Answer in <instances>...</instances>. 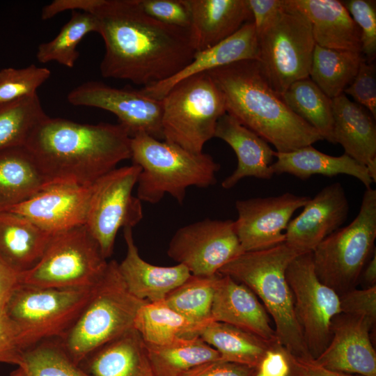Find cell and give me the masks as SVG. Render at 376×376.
I'll return each mask as SVG.
<instances>
[{"label":"cell","mask_w":376,"mask_h":376,"mask_svg":"<svg viewBox=\"0 0 376 376\" xmlns=\"http://www.w3.org/2000/svg\"><path fill=\"white\" fill-rule=\"evenodd\" d=\"M91 13L105 46L104 78L149 86L177 74L196 53L189 29L152 18L138 0H99Z\"/></svg>","instance_id":"6da1fadb"},{"label":"cell","mask_w":376,"mask_h":376,"mask_svg":"<svg viewBox=\"0 0 376 376\" xmlns=\"http://www.w3.org/2000/svg\"><path fill=\"white\" fill-rule=\"evenodd\" d=\"M25 147L49 185H91L131 157V136L120 124L79 123L47 117Z\"/></svg>","instance_id":"7a4b0ae2"},{"label":"cell","mask_w":376,"mask_h":376,"mask_svg":"<svg viewBox=\"0 0 376 376\" xmlns=\"http://www.w3.org/2000/svg\"><path fill=\"white\" fill-rule=\"evenodd\" d=\"M224 94L226 113L268 143L288 152L322 140L269 84L256 60L207 72Z\"/></svg>","instance_id":"3957f363"},{"label":"cell","mask_w":376,"mask_h":376,"mask_svg":"<svg viewBox=\"0 0 376 376\" xmlns=\"http://www.w3.org/2000/svg\"><path fill=\"white\" fill-rule=\"evenodd\" d=\"M301 254L285 242L274 247L245 251L222 267L219 273L246 285L258 297L274 323L277 340L299 359L310 355L295 311L286 269Z\"/></svg>","instance_id":"277c9868"},{"label":"cell","mask_w":376,"mask_h":376,"mask_svg":"<svg viewBox=\"0 0 376 376\" xmlns=\"http://www.w3.org/2000/svg\"><path fill=\"white\" fill-rule=\"evenodd\" d=\"M130 159L141 169L136 196L151 204L159 203L166 194L182 204L187 188L213 185L220 169L209 154L193 152L145 133L131 137Z\"/></svg>","instance_id":"5b68a950"},{"label":"cell","mask_w":376,"mask_h":376,"mask_svg":"<svg viewBox=\"0 0 376 376\" xmlns=\"http://www.w3.org/2000/svg\"><path fill=\"white\" fill-rule=\"evenodd\" d=\"M118 265L116 260L109 261L104 276L61 340L68 355L79 365L93 352L133 329L137 313L146 303L129 292Z\"/></svg>","instance_id":"8992f818"},{"label":"cell","mask_w":376,"mask_h":376,"mask_svg":"<svg viewBox=\"0 0 376 376\" xmlns=\"http://www.w3.org/2000/svg\"><path fill=\"white\" fill-rule=\"evenodd\" d=\"M375 239L376 190L370 187L354 220L327 236L312 252L319 280L339 296L357 288L375 251Z\"/></svg>","instance_id":"52a82bcc"},{"label":"cell","mask_w":376,"mask_h":376,"mask_svg":"<svg viewBox=\"0 0 376 376\" xmlns=\"http://www.w3.org/2000/svg\"><path fill=\"white\" fill-rule=\"evenodd\" d=\"M257 62L271 87L282 95L309 77L315 42L308 18L284 0L283 6L258 31Z\"/></svg>","instance_id":"ba28073f"},{"label":"cell","mask_w":376,"mask_h":376,"mask_svg":"<svg viewBox=\"0 0 376 376\" xmlns=\"http://www.w3.org/2000/svg\"><path fill=\"white\" fill-rule=\"evenodd\" d=\"M164 140L201 152L226 113L224 94L207 72L187 78L162 99Z\"/></svg>","instance_id":"9c48e42d"},{"label":"cell","mask_w":376,"mask_h":376,"mask_svg":"<svg viewBox=\"0 0 376 376\" xmlns=\"http://www.w3.org/2000/svg\"><path fill=\"white\" fill-rule=\"evenodd\" d=\"M109 261L85 225L52 235L38 263L19 274V282L52 288H93Z\"/></svg>","instance_id":"30bf717a"},{"label":"cell","mask_w":376,"mask_h":376,"mask_svg":"<svg viewBox=\"0 0 376 376\" xmlns=\"http://www.w3.org/2000/svg\"><path fill=\"white\" fill-rule=\"evenodd\" d=\"M94 288L59 289L19 283L6 313L19 328L23 350L45 340H62L88 303Z\"/></svg>","instance_id":"8fae6325"},{"label":"cell","mask_w":376,"mask_h":376,"mask_svg":"<svg viewBox=\"0 0 376 376\" xmlns=\"http://www.w3.org/2000/svg\"><path fill=\"white\" fill-rule=\"evenodd\" d=\"M141 170L134 164L116 168L92 185L85 226L107 259L113 253L120 228H132L143 218L141 201L132 194Z\"/></svg>","instance_id":"7c38bea8"},{"label":"cell","mask_w":376,"mask_h":376,"mask_svg":"<svg viewBox=\"0 0 376 376\" xmlns=\"http://www.w3.org/2000/svg\"><path fill=\"white\" fill-rule=\"evenodd\" d=\"M285 276L298 326L310 355L316 359L331 338L334 318L341 313L339 295L318 278L312 252L295 257Z\"/></svg>","instance_id":"4fadbf2b"},{"label":"cell","mask_w":376,"mask_h":376,"mask_svg":"<svg viewBox=\"0 0 376 376\" xmlns=\"http://www.w3.org/2000/svg\"><path fill=\"white\" fill-rule=\"evenodd\" d=\"M235 221L205 219L180 228L173 235L168 256L191 274L212 276L242 253Z\"/></svg>","instance_id":"5bb4252c"},{"label":"cell","mask_w":376,"mask_h":376,"mask_svg":"<svg viewBox=\"0 0 376 376\" xmlns=\"http://www.w3.org/2000/svg\"><path fill=\"white\" fill-rule=\"evenodd\" d=\"M67 99L74 106L95 107L117 116L131 137L145 133L164 140L163 102L141 90L117 88L97 81H86L70 91Z\"/></svg>","instance_id":"9a60e30c"},{"label":"cell","mask_w":376,"mask_h":376,"mask_svg":"<svg viewBox=\"0 0 376 376\" xmlns=\"http://www.w3.org/2000/svg\"><path fill=\"white\" fill-rule=\"evenodd\" d=\"M310 198L287 192L276 196L237 200L235 225L244 251L264 250L285 242L291 217Z\"/></svg>","instance_id":"2e32d148"},{"label":"cell","mask_w":376,"mask_h":376,"mask_svg":"<svg viewBox=\"0 0 376 376\" xmlns=\"http://www.w3.org/2000/svg\"><path fill=\"white\" fill-rule=\"evenodd\" d=\"M92 185H50L31 198L4 210L20 214L54 235L85 225Z\"/></svg>","instance_id":"e0dca14e"},{"label":"cell","mask_w":376,"mask_h":376,"mask_svg":"<svg viewBox=\"0 0 376 376\" xmlns=\"http://www.w3.org/2000/svg\"><path fill=\"white\" fill-rule=\"evenodd\" d=\"M349 203L340 182L322 188L290 221L285 242L300 253L313 252L327 236L340 228L347 219Z\"/></svg>","instance_id":"ac0fdd59"},{"label":"cell","mask_w":376,"mask_h":376,"mask_svg":"<svg viewBox=\"0 0 376 376\" xmlns=\"http://www.w3.org/2000/svg\"><path fill=\"white\" fill-rule=\"evenodd\" d=\"M372 329L362 318L337 315L331 322V338L328 345L313 359L331 370L376 376V352L370 336Z\"/></svg>","instance_id":"d6986e66"},{"label":"cell","mask_w":376,"mask_h":376,"mask_svg":"<svg viewBox=\"0 0 376 376\" xmlns=\"http://www.w3.org/2000/svg\"><path fill=\"white\" fill-rule=\"evenodd\" d=\"M212 320L240 328L266 340H277L270 317L246 285L219 273L211 311Z\"/></svg>","instance_id":"ffe728a7"},{"label":"cell","mask_w":376,"mask_h":376,"mask_svg":"<svg viewBox=\"0 0 376 376\" xmlns=\"http://www.w3.org/2000/svg\"><path fill=\"white\" fill-rule=\"evenodd\" d=\"M123 231L127 252L118 267L127 290L136 298L147 303L163 301L191 275L181 264L163 267L146 262L139 253L132 228H125Z\"/></svg>","instance_id":"44dd1931"},{"label":"cell","mask_w":376,"mask_h":376,"mask_svg":"<svg viewBox=\"0 0 376 376\" xmlns=\"http://www.w3.org/2000/svg\"><path fill=\"white\" fill-rule=\"evenodd\" d=\"M257 57V33L253 22H249L224 40L196 52L192 61L177 74L140 90L149 97L162 100L175 85L187 78L233 63L256 60Z\"/></svg>","instance_id":"7402d4cb"},{"label":"cell","mask_w":376,"mask_h":376,"mask_svg":"<svg viewBox=\"0 0 376 376\" xmlns=\"http://www.w3.org/2000/svg\"><path fill=\"white\" fill-rule=\"evenodd\" d=\"M334 138L347 155L365 166L376 181V125L364 107L343 93L332 99Z\"/></svg>","instance_id":"603a6c76"},{"label":"cell","mask_w":376,"mask_h":376,"mask_svg":"<svg viewBox=\"0 0 376 376\" xmlns=\"http://www.w3.org/2000/svg\"><path fill=\"white\" fill-rule=\"evenodd\" d=\"M214 137L228 144L237 159L235 170L221 182L224 189H231L244 178L267 180L274 175L271 164L275 158V151L267 142L233 116L226 113L219 119Z\"/></svg>","instance_id":"cb8c5ba5"},{"label":"cell","mask_w":376,"mask_h":376,"mask_svg":"<svg viewBox=\"0 0 376 376\" xmlns=\"http://www.w3.org/2000/svg\"><path fill=\"white\" fill-rule=\"evenodd\" d=\"M196 52L210 48L252 22L247 0H186Z\"/></svg>","instance_id":"d4e9b609"},{"label":"cell","mask_w":376,"mask_h":376,"mask_svg":"<svg viewBox=\"0 0 376 376\" xmlns=\"http://www.w3.org/2000/svg\"><path fill=\"white\" fill-rule=\"evenodd\" d=\"M286 1L308 18L316 45L328 49L361 52L360 30L341 1Z\"/></svg>","instance_id":"484cf974"},{"label":"cell","mask_w":376,"mask_h":376,"mask_svg":"<svg viewBox=\"0 0 376 376\" xmlns=\"http://www.w3.org/2000/svg\"><path fill=\"white\" fill-rule=\"evenodd\" d=\"M52 235L20 214L0 210V259L19 274L38 263Z\"/></svg>","instance_id":"4316f807"},{"label":"cell","mask_w":376,"mask_h":376,"mask_svg":"<svg viewBox=\"0 0 376 376\" xmlns=\"http://www.w3.org/2000/svg\"><path fill=\"white\" fill-rule=\"evenodd\" d=\"M276 161L271 164L273 174L288 173L302 180L313 175L333 177L339 174L353 176L366 188L373 182L367 168L348 156H331L311 146L288 152H274Z\"/></svg>","instance_id":"83f0119b"},{"label":"cell","mask_w":376,"mask_h":376,"mask_svg":"<svg viewBox=\"0 0 376 376\" xmlns=\"http://www.w3.org/2000/svg\"><path fill=\"white\" fill-rule=\"evenodd\" d=\"M80 366L93 376H153L145 343L134 328L93 352Z\"/></svg>","instance_id":"f1b7e54d"},{"label":"cell","mask_w":376,"mask_h":376,"mask_svg":"<svg viewBox=\"0 0 376 376\" xmlns=\"http://www.w3.org/2000/svg\"><path fill=\"white\" fill-rule=\"evenodd\" d=\"M49 185L36 159L25 146L0 152V210L31 198Z\"/></svg>","instance_id":"f546056e"},{"label":"cell","mask_w":376,"mask_h":376,"mask_svg":"<svg viewBox=\"0 0 376 376\" xmlns=\"http://www.w3.org/2000/svg\"><path fill=\"white\" fill-rule=\"evenodd\" d=\"M145 345L153 376H185L201 366L221 359L219 352L199 336L163 345Z\"/></svg>","instance_id":"4dcf8cb0"},{"label":"cell","mask_w":376,"mask_h":376,"mask_svg":"<svg viewBox=\"0 0 376 376\" xmlns=\"http://www.w3.org/2000/svg\"><path fill=\"white\" fill-rule=\"evenodd\" d=\"M207 324L185 317L160 301L146 302L141 306L134 328L146 344L163 345L179 338L198 336Z\"/></svg>","instance_id":"1f68e13d"},{"label":"cell","mask_w":376,"mask_h":376,"mask_svg":"<svg viewBox=\"0 0 376 376\" xmlns=\"http://www.w3.org/2000/svg\"><path fill=\"white\" fill-rule=\"evenodd\" d=\"M199 336L219 352L220 360L254 368L274 341L266 340L237 327L215 321L208 323Z\"/></svg>","instance_id":"d6a6232c"},{"label":"cell","mask_w":376,"mask_h":376,"mask_svg":"<svg viewBox=\"0 0 376 376\" xmlns=\"http://www.w3.org/2000/svg\"><path fill=\"white\" fill-rule=\"evenodd\" d=\"M363 59L361 52L328 49L315 44L309 78L332 100L344 93Z\"/></svg>","instance_id":"836d02e7"},{"label":"cell","mask_w":376,"mask_h":376,"mask_svg":"<svg viewBox=\"0 0 376 376\" xmlns=\"http://www.w3.org/2000/svg\"><path fill=\"white\" fill-rule=\"evenodd\" d=\"M281 97L295 113L317 130L322 139L335 144L332 100L309 77L292 84Z\"/></svg>","instance_id":"e575fe53"},{"label":"cell","mask_w":376,"mask_h":376,"mask_svg":"<svg viewBox=\"0 0 376 376\" xmlns=\"http://www.w3.org/2000/svg\"><path fill=\"white\" fill-rule=\"evenodd\" d=\"M47 117L38 94L0 104V152L25 146L36 127Z\"/></svg>","instance_id":"d590c367"},{"label":"cell","mask_w":376,"mask_h":376,"mask_svg":"<svg viewBox=\"0 0 376 376\" xmlns=\"http://www.w3.org/2000/svg\"><path fill=\"white\" fill-rule=\"evenodd\" d=\"M96 17L90 13L72 11L70 19L50 41L41 43L36 58L40 63L55 61L72 68L79 56L77 49L82 39L89 33L98 32Z\"/></svg>","instance_id":"8d00e7d4"},{"label":"cell","mask_w":376,"mask_h":376,"mask_svg":"<svg viewBox=\"0 0 376 376\" xmlns=\"http://www.w3.org/2000/svg\"><path fill=\"white\" fill-rule=\"evenodd\" d=\"M219 273L212 276L191 275L163 300L185 317L203 324L212 320L211 311Z\"/></svg>","instance_id":"74e56055"},{"label":"cell","mask_w":376,"mask_h":376,"mask_svg":"<svg viewBox=\"0 0 376 376\" xmlns=\"http://www.w3.org/2000/svg\"><path fill=\"white\" fill-rule=\"evenodd\" d=\"M26 376H93L68 355L61 340H48L23 352Z\"/></svg>","instance_id":"f35d334b"},{"label":"cell","mask_w":376,"mask_h":376,"mask_svg":"<svg viewBox=\"0 0 376 376\" xmlns=\"http://www.w3.org/2000/svg\"><path fill=\"white\" fill-rule=\"evenodd\" d=\"M51 76L45 67L31 64L23 68L0 70V104L37 94L38 88Z\"/></svg>","instance_id":"ab89813d"},{"label":"cell","mask_w":376,"mask_h":376,"mask_svg":"<svg viewBox=\"0 0 376 376\" xmlns=\"http://www.w3.org/2000/svg\"><path fill=\"white\" fill-rule=\"evenodd\" d=\"M341 1L360 30L362 55L367 62H373L376 56V1Z\"/></svg>","instance_id":"60d3db41"},{"label":"cell","mask_w":376,"mask_h":376,"mask_svg":"<svg viewBox=\"0 0 376 376\" xmlns=\"http://www.w3.org/2000/svg\"><path fill=\"white\" fill-rule=\"evenodd\" d=\"M253 376H305L299 359L277 340L273 341Z\"/></svg>","instance_id":"b9f144b4"},{"label":"cell","mask_w":376,"mask_h":376,"mask_svg":"<svg viewBox=\"0 0 376 376\" xmlns=\"http://www.w3.org/2000/svg\"><path fill=\"white\" fill-rule=\"evenodd\" d=\"M149 16L164 24L189 29L191 15L186 0H138Z\"/></svg>","instance_id":"7bdbcfd3"},{"label":"cell","mask_w":376,"mask_h":376,"mask_svg":"<svg viewBox=\"0 0 376 376\" xmlns=\"http://www.w3.org/2000/svg\"><path fill=\"white\" fill-rule=\"evenodd\" d=\"M344 94L353 97L355 102L366 109L376 117V66L363 59L358 72Z\"/></svg>","instance_id":"ee69618b"},{"label":"cell","mask_w":376,"mask_h":376,"mask_svg":"<svg viewBox=\"0 0 376 376\" xmlns=\"http://www.w3.org/2000/svg\"><path fill=\"white\" fill-rule=\"evenodd\" d=\"M339 297L341 313L362 318L373 328L376 322V285L355 288Z\"/></svg>","instance_id":"f6af8a7d"},{"label":"cell","mask_w":376,"mask_h":376,"mask_svg":"<svg viewBox=\"0 0 376 376\" xmlns=\"http://www.w3.org/2000/svg\"><path fill=\"white\" fill-rule=\"evenodd\" d=\"M23 352L17 325L6 313L0 315V363L19 366Z\"/></svg>","instance_id":"bcb514c9"},{"label":"cell","mask_w":376,"mask_h":376,"mask_svg":"<svg viewBox=\"0 0 376 376\" xmlns=\"http://www.w3.org/2000/svg\"><path fill=\"white\" fill-rule=\"evenodd\" d=\"M256 368L221 360L201 366L185 376H253Z\"/></svg>","instance_id":"7dc6e473"},{"label":"cell","mask_w":376,"mask_h":376,"mask_svg":"<svg viewBox=\"0 0 376 376\" xmlns=\"http://www.w3.org/2000/svg\"><path fill=\"white\" fill-rule=\"evenodd\" d=\"M256 33L283 6L284 0H247Z\"/></svg>","instance_id":"c3c4849f"},{"label":"cell","mask_w":376,"mask_h":376,"mask_svg":"<svg viewBox=\"0 0 376 376\" xmlns=\"http://www.w3.org/2000/svg\"><path fill=\"white\" fill-rule=\"evenodd\" d=\"M19 274L0 259V315L6 313L7 306L20 283Z\"/></svg>","instance_id":"681fc988"},{"label":"cell","mask_w":376,"mask_h":376,"mask_svg":"<svg viewBox=\"0 0 376 376\" xmlns=\"http://www.w3.org/2000/svg\"><path fill=\"white\" fill-rule=\"evenodd\" d=\"M98 0H54L42 10V19H49L66 10L91 13Z\"/></svg>","instance_id":"f907efd6"},{"label":"cell","mask_w":376,"mask_h":376,"mask_svg":"<svg viewBox=\"0 0 376 376\" xmlns=\"http://www.w3.org/2000/svg\"><path fill=\"white\" fill-rule=\"evenodd\" d=\"M299 361L304 369L305 376H363L324 368L317 363L313 359H299Z\"/></svg>","instance_id":"816d5d0a"},{"label":"cell","mask_w":376,"mask_h":376,"mask_svg":"<svg viewBox=\"0 0 376 376\" xmlns=\"http://www.w3.org/2000/svg\"><path fill=\"white\" fill-rule=\"evenodd\" d=\"M362 281L363 288H370L376 285V252L373 253L366 266L364 267L359 282Z\"/></svg>","instance_id":"f5cc1de1"},{"label":"cell","mask_w":376,"mask_h":376,"mask_svg":"<svg viewBox=\"0 0 376 376\" xmlns=\"http://www.w3.org/2000/svg\"><path fill=\"white\" fill-rule=\"evenodd\" d=\"M10 376H26L24 369L22 367L18 366L17 369L13 370Z\"/></svg>","instance_id":"db71d44e"}]
</instances>
